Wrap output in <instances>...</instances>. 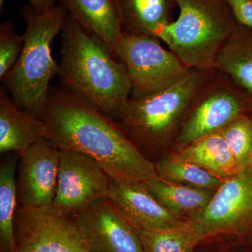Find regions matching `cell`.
<instances>
[{
    "mask_svg": "<svg viewBox=\"0 0 252 252\" xmlns=\"http://www.w3.org/2000/svg\"><path fill=\"white\" fill-rule=\"evenodd\" d=\"M40 118L46 140L63 152L92 158L112 182L141 183L158 178L149 160L114 119L64 88H50Z\"/></svg>",
    "mask_w": 252,
    "mask_h": 252,
    "instance_id": "obj_1",
    "label": "cell"
},
{
    "mask_svg": "<svg viewBox=\"0 0 252 252\" xmlns=\"http://www.w3.org/2000/svg\"><path fill=\"white\" fill-rule=\"evenodd\" d=\"M61 33L59 75L63 88L115 119L130 97V79L124 63L69 14Z\"/></svg>",
    "mask_w": 252,
    "mask_h": 252,
    "instance_id": "obj_2",
    "label": "cell"
},
{
    "mask_svg": "<svg viewBox=\"0 0 252 252\" xmlns=\"http://www.w3.org/2000/svg\"><path fill=\"white\" fill-rule=\"evenodd\" d=\"M20 13L27 26L24 45L14 68L1 81L19 108L40 118L50 81L59 74L51 45L62 31L69 12L60 0L45 12H37L28 4L23 5Z\"/></svg>",
    "mask_w": 252,
    "mask_h": 252,
    "instance_id": "obj_3",
    "label": "cell"
},
{
    "mask_svg": "<svg viewBox=\"0 0 252 252\" xmlns=\"http://www.w3.org/2000/svg\"><path fill=\"white\" fill-rule=\"evenodd\" d=\"M180 14L157 36L189 69L211 70L239 23L227 0H177Z\"/></svg>",
    "mask_w": 252,
    "mask_h": 252,
    "instance_id": "obj_4",
    "label": "cell"
},
{
    "mask_svg": "<svg viewBox=\"0 0 252 252\" xmlns=\"http://www.w3.org/2000/svg\"><path fill=\"white\" fill-rule=\"evenodd\" d=\"M212 69H190L163 90L129 97L114 120L140 150L165 148L175 142L190 101Z\"/></svg>",
    "mask_w": 252,
    "mask_h": 252,
    "instance_id": "obj_5",
    "label": "cell"
},
{
    "mask_svg": "<svg viewBox=\"0 0 252 252\" xmlns=\"http://www.w3.org/2000/svg\"><path fill=\"white\" fill-rule=\"evenodd\" d=\"M251 114L252 96L215 68L190 101L173 149L220 131L240 116Z\"/></svg>",
    "mask_w": 252,
    "mask_h": 252,
    "instance_id": "obj_6",
    "label": "cell"
},
{
    "mask_svg": "<svg viewBox=\"0 0 252 252\" xmlns=\"http://www.w3.org/2000/svg\"><path fill=\"white\" fill-rule=\"evenodd\" d=\"M160 41L153 36L124 34L118 42L114 56L127 69L130 97H143L163 90L190 70Z\"/></svg>",
    "mask_w": 252,
    "mask_h": 252,
    "instance_id": "obj_7",
    "label": "cell"
},
{
    "mask_svg": "<svg viewBox=\"0 0 252 252\" xmlns=\"http://www.w3.org/2000/svg\"><path fill=\"white\" fill-rule=\"evenodd\" d=\"M16 252H89L74 216L52 205L18 207L14 219Z\"/></svg>",
    "mask_w": 252,
    "mask_h": 252,
    "instance_id": "obj_8",
    "label": "cell"
},
{
    "mask_svg": "<svg viewBox=\"0 0 252 252\" xmlns=\"http://www.w3.org/2000/svg\"><path fill=\"white\" fill-rule=\"evenodd\" d=\"M57 187L52 205L74 216L94 202L108 198L112 180L92 158L61 151Z\"/></svg>",
    "mask_w": 252,
    "mask_h": 252,
    "instance_id": "obj_9",
    "label": "cell"
},
{
    "mask_svg": "<svg viewBox=\"0 0 252 252\" xmlns=\"http://www.w3.org/2000/svg\"><path fill=\"white\" fill-rule=\"evenodd\" d=\"M252 217V170L224 180L198 216L192 219L207 238L238 233Z\"/></svg>",
    "mask_w": 252,
    "mask_h": 252,
    "instance_id": "obj_10",
    "label": "cell"
},
{
    "mask_svg": "<svg viewBox=\"0 0 252 252\" xmlns=\"http://www.w3.org/2000/svg\"><path fill=\"white\" fill-rule=\"evenodd\" d=\"M74 218L89 252H144L135 228L109 199L94 202Z\"/></svg>",
    "mask_w": 252,
    "mask_h": 252,
    "instance_id": "obj_11",
    "label": "cell"
},
{
    "mask_svg": "<svg viewBox=\"0 0 252 252\" xmlns=\"http://www.w3.org/2000/svg\"><path fill=\"white\" fill-rule=\"evenodd\" d=\"M61 152L49 140L34 144L18 163V201L21 206L43 207L52 205L59 177Z\"/></svg>",
    "mask_w": 252,
    "mask_h": 252,
    "instance_id": "obj_12",
    "label": "cell"
},
{
    "mask_svg": "<svg viewBox=\"0 0 252 252\" xmlns=\"http://www.w3.org/2000/svg\"><path fill=\"white\" fill-rule=\"evenodd\" d=\"M107 199L135 229L167 231L187 226L190 220L172 213L159 203L145 182L112 181Z\"/></svg>",
    "mask_w": 252,
    "mask_h": 252,
    "instance_id": "obj_13",
    "label": "cell"
},
{
    "mask_svg": "<svg viewBox=\"0 0 252 252\" xmlns=\"http://www.w3.org/2000/svg\"><path fill=\"white\" fill-rule=\"evenodd\" d=\"M5 89L4 86L0 89V152L21 157L46 139L47 129L41 118L19 108Z\"/></svg>",
    "mask_w": 252,
    "mask_h": 252,
    "instance_id": "obj_14",
    "label": "cell"
},
{
    "mask_svg": "<svg viewBox=\"0 0 252 252\" xmlns=\"http://www.w3.org/2000/svg\"><path fill=\"white\" fill-rule=\"evenodd\" d=\"M61 1L69 14L84 29L102 41L114 56L116 46L124 34L114 0Z\"/></svg>",
    "mask_w": 252,
    "mask_h": 252,
    "instance_id": "obj_15",
    "label": "cell"
},
{
    "mask_svg": "<svg viewBox=\"0 0 252 252\" xmlns=\"http://www.w3.org/2000/svg\"><path fill=\"white\" fill-rule=\"evenodd\" d=\"M123 34L158 38L160 28L172 23L178 8L177 0H114Z\"/></svg>",
    "mask_w": 252,
    "mask_h": 252,
    "instance_id": "obj_16",
    "label": "cell"
},
{
    "mask_svg": "<svg viewBox=\"0 0 252 252\" xmlns=\"http://www.w3.org/2000/svg\"><path fill=\"white\" fill-rule=\"evenodd\" d=\"M171 154L181 160L203 167L224 180L241 172L220 131L174 149Z\"/></svg>",
    "mask_w": 252,
    "mask_h": 252,
    "instance_id": "obj_17",
    "label": "cell"
},
{
    "mask_svg": "<svg viewBox=\"0 0 252 252\" xmlns=\"http://www.w3.org/2000/svg\"><path fill=\"white\" fill-rule=\"evenodd\" d=\"M215 68L252 96V28L237 26L220 50Z\"/></svg>",
    "mask_w": 252,
    "mask_h": 252,
    "instance_id": "obj_18",
    "label": "cell"
},
{
    "mask_svg": "<svg viewBox=\"0 0 252 252\" xmlns=\"http://www.w3.org/2000/svg\"><path fill=\"white\" fill-rule=\"evenodd\" d=\"M145 185L165 208L190 220L206 208L216 193L212 189L177 185L160 178L149 180Z\"/></svg>",
    "mask_w": 252,
    "mask_h": 252,
    "instance_id": "obj_19",
    "label": "cell"
},
{
    "mask_svg": "<svg viewBox=\"0 0 252 252\" xmlns=\"http://www.w3.org/2000/svg\"><path fill=\"white\" fill-rule=\"evenodd\" d=\"M18 157L5 158L0 166V250L16 252L14 219L17 210L16 166Z\"/></svg>",
    "mask_w": 252,
    "mask_h": 252,
    "instance_id": "obj_20",
    "label": "cell"
},
{
    "mask_svg": "<svg viewBox=\"0 0 252 252\" xmlns=\"http://www.w3.org/2000/svg\"><path fill=\"white\" fill-rule=\"evenodd\" d=\"M135 230L144 252H194L206 239L203 230L193 220H190L187 226L179 229L167 231Z\"/></svg>",
    "mask_w": 252,
    "mask_h": 252,
    "instance_id": "obj_21",
    "label": "cell"
},
{
    "mask_svg": "<svg viewBox=\"0 0 252 252\" xmlns=\"http://www.w3.org/2000/svg\"><path fill=\"white\" fill-rule=\"evenodd\" d=\"M155 164L158 178L177 185L217 190L224 182L206 169L181 160L171 153Z\"/></svg>",
    "mask_w": 252,
    "mask_h": 252,
    "instance_id": "obj_22",
    "label": "cell"
},
{
    "mask_svg": "<svg viewBox=\"0 0 252 252\" xmlns=\"http://www.w3.org/2000/svg\"><path fill=\"white\" fill-rule=\"evenodd\" d=\"M240 170L248 168L252 151V117L240 116L220 130Z\"/></svg>",
    "mask_w": 252,
    "mask_h": 252,
    "instance_id": "obj_23",
    "label": "cell"
},
{
    "mask_svg": "<svg viewBox=\"0 0 252 252\" xmlns=\"http://www.w3.org/2000/svg\"><path fill=\"white\" fill-rule=\"evenodd\" d=\"M24 45V35L15 32L11 21L0 26V79H3L17 63Z\"/></svg>",
    "mask_w": 252,
    "mask_h": 252,
    "instance_id": "obj_24",
    "label": "cell"
},
{
    "mask_svg": "<svg viewBox=\"0 0 252 252\" xmlns=\"http://www.w3.org/2000/svg\"><path fill=\"white\" fill-rule=\"evenodd\" d=\"M239 23L252 28V0H227Z\"/></svg>",
    "mask_w": 252,
    "mask_h": 252,
    "instance_id": "obj_25",
    "label": "cell"
},
{
    "mask_svg": "<svg viewBox=\"0 0 252 252\" xmlns=\"http://www.w3.org/2000/svg\"><path fill=\"white\" fill-rule=\"evenodd\" d=\"M33 9L39 13L45 12L57 3L56 0H28Z\"/></svg>",
    "mask_w": 252,
    "mask_h": 252,
    "instance_id": "obj_26",
    "label": "cell"
},
{
    "mask_svg": "<svg viewBox=\"0 0 252 252\" xmlns=\"http://www.w3.org/2000/svg\"><path fill=\"white\" fill-rule=\"evenodd\" d=\"M5 0H0V11H2L3 6H4Z\"/></svg>",
    "mask_w": 252,
    "mask_h": 252,
    "instance_id": "obj_27",
    "label": "cell"
},
{
    "mask_svg": "<svg viewBox=\"0 0 252 252\" xmlns=\"http://www.w3.org/2000/svg\"><path fill=\"white\" fill-rule=\"evenodd\" d=\"M251 115L252 117V114H251ZM248 168L251 169V170H252V151L251 157H250V163H249Z\"/></svg>",
    "mask_w": 252,
    "mask_h": 252,
    "instance_id": "obj_28",
    "label": "cell"
},
{
    "mask_svg": "<svg viewBox=\"0 0 252 252\" xmlns=\"http://www.w3.org/2000/svg\"><path fill=\"white\" fill-rule=\"evenodd\" d=\"M216 252H230V251H229V250H222V251Z\"/></svg>",
    "mask_w": 252,
    "mask_h": 252,
    "instance_id": "obj_29",
    "label": "cell"
}]
</instances>
